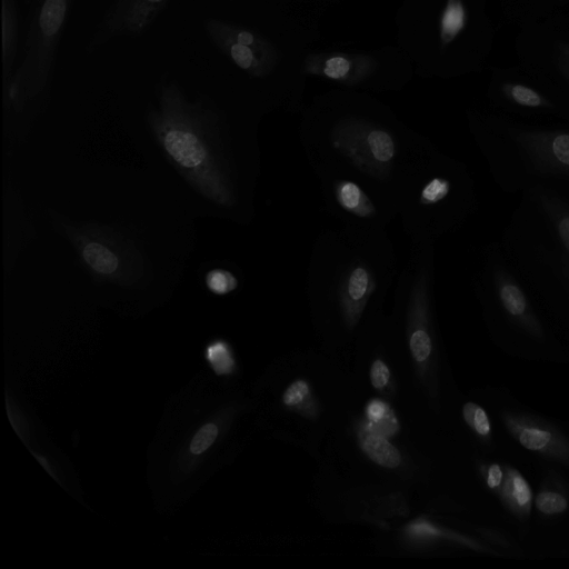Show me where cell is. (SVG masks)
<instances>
[{
    "label": "cell",
    "instance_id": "8992f818",
    "mask_svg": "<svg viewBox=\"0 0 569 569\" xmlns=\"http://www.w3.org/2000/svg\"><path fill=\"white\" fill-rule=\"evenodd\" d=\"M72 1L30 0L19 60L10 83L3 88L9 114L29 118L47 97Z\"/></svg>",
    "mask_w": 569,
    "mask_h": 569
},
{
    "label": "cell",
    "instance_id": "9a60e30c",
    "mask_svg": "<svg viewBox=\"0 0 569 569\" xmlns=\"http://www.w3.org/2000/svg\"><path fill=\"white\" fill-rule=\"evenodd\" d=\"M498 6L517 29L569 12V0H498Z\"/></svg>",
    "mask_w": 569,
    "mask_h": 569
},
{
    "label": "cell",
    "instance_id": "4dcf8cb0",
    "mask_svg": "<svg viewBox=\"0 0 569 569\" xmlns=\"http://www.w3.org/2000/svg\"><path fill=\"white\" fill-rule=\"evenodd\" d=\"M410 533L415 536H435L440 535V531L429 523L419 522L410 527Z\"/></svg>",
    "mask_w": 569,
    "mask_h": 569
},
{
    "label": "cell",
    "instance_id": "52a82bcc",
    "mask_svg": "<svg viewBox=\"0 0 569 569\" xmlns=\"http://www.w3.org/2000/svg\"><path fill=\"white\" fill-rule=\"evenodd\" d=\"M513 50L517 64L551 94L569 123V12L517 29Z\"/></svg>",
    "mask_w": 569,
    "mask_h": 569
},
{
    "label": "cell",
    "instance_id": "ac0fdd59",
    "mask_svg": "<svg viewBox=\"0 0 569 569\" xmlns=\"http://www.w3.org/2000/svg\"><path fill=\"white\" fill-rule=\"evenodd\" d=\"M533 508L543 519H555L569 510V489L556 473H549L533 496Z\"/></svg>",
    "mask_w": 569,
    "mask_h": 569
},
{
    "label": "cell",
    "instance_id": "4316f807",
    "mask_svg": "<svg viewBox=\"0 0 569 569\" xmlns=\"http://www.w3.org/2000/svg\"><path fill=\"white\" fill-rule=\"evenodd\" d=\"M218 429L213 423L203 426L193 437L190 443V450L194 455H199L208 449L214 441Z\"/></svg>",
    "mask_w": 569,
    "mask_h": 569
},
{
    "label": "cell",
    "instance_id": "cb8c5ba5",
    "mask_svg": "<svg viewBox=\"0 0 569 569\" xmlns=\"http://www.w3.org/2000/svg\"><path fill=\"white\" fill-rule=\"evenodd\" d=\"M207 358L219 375L229 373L233 369V359L229 347L223 341H216L207 349Z\"/></svg>",
    "mask_w": 569,
    "mask_h": 569
},
{
    "label": "cell",
    "instance_id": "9c48e42d",
    "mask_svg": "<svg viewBox=\"0 0 569 569\" xmlns=\"http://www.w3.org/2000/svg\"><path fill=\"white\" fill-rule=\"evenodd\" d=\"M485 96L495 112L526 121H561L556 100L519 64L491 67Z\"/></svg>",
    "mask_w": 569,
    "mask_h": 569
},
{
    "label": "cell",
    "instance_id": "7402d4cb",
    "mask_svg": "<svg viewBox=\"0 0 569 569\" xmlns=\"http://www.w3.org/2000/svg\"><path fill=\"white\" fill-rule=\"evenodd\" d=\"M462 417L473 435L485 445H491L493 430L491 419L487 410L473 401H468L462 407Z\"/></svg>",
    "mask_w": 569,
    "mask_h": 569
},
{
    "label": "cell",
    "instance_id": "277c9868",
    "mask_svg": "<svg viewBox=\"0 0 569 569\" xmlns=\"http://www.w3.org/2000/svg\"><path fill=\"white\" fill-rule=\"evenodd\" d=\"M473 289L490 336L501 349L538 360L561 356L557 329L510 264L499 241L485 248Z\"/></svg>",
    "mask_w": 569,
    "mask_h": 569
},
{
    "label": "cell",
    "instance_id": "f1b7e54d",
    "mask_svg": "<svg viewBox=\"0 0 569 569\" xmlns=\"http://www.w3.org/2000/svg\"><path fill=\"white\" fill-rule=\"evenodd\" d=\"M369 425L386 437L393 436L399 429V422L392 409H389L379 420Z\"/></svg>",
    "mask_w": 569,
    "mask_h": 569
},
{
    "label": "cell",
    "instance_id": "7a4b0ae2",
    "mask_svg": "<svg viewBox=\"0 0 569 569\" xmlns=\"http://www.w3.org/2000/svg\"><path fill=\"white\" fill-rule=\"evenodd\" d=\"M398 26L413 71L443 79L482 72L498 32L487 0H407Z\"/></svg>",
    "mask_w": 569,
    "mask_h": 569
},
{
    "label": "cell",
    "instance_id": "ba28073f",
    "mask_svg": "<svg viewBox=\"0 0 569 569\" xmlns=\"http://www.w3.org/2000/svg\"><path fill=\"white\" fill-rule=\"evenodd\" d=\"M308 76H317L349 89L380 88L386 82L408 80L413 69L399 48L381 52L310 51Z\"/></svg>",
    "mask_w": 569,
    "mask_h": 569
},
{
    "label": "cell",
    "instance_id": "5b68a950",
    "mask_svg": "<svg viewBox=\"0 0 569 569\" xmlns=\"http://www.w3.org/2000/svg\"><path fill=\"white\" fill-rule=\"evenodd\" d=\"M149 119L168 158L190 183L218 204L230 206L232 191L213 134L216 113L190 101L176 82L164 81Z\"/></svg>",
    "mask_w": 569,
    "mask_h": 569
},
{
    "label": "cell",
    "instance_id": "3957f363",
    "mask_svg": "<svg viewBox=\"0 0 569 569\" xmlns=\"http://www.w3.org/2000/svg\"><path fill=\"white\" fill-rule=\"evenodd\" d=\"M466 118L501 191L519 196L537 184L569 179V123L526 121L478 108L468 109Z\"/></svg>",
    "mask_w": 569,
    "mask_h": 569
},
{
    "label": "cell",
    "instance_id": "7c38bea8",
    "mask_svg": "<svg viewBox=\"0 0 569 569\" xmlns=\"http://www.w3.org/2000/svg\"><path fill=\"white\" fill-rule=\"evenodd\" d=\"M76 246L82 261L99 279L126 282L137 272L132 250L116 236L84 230L76 236Z\"/></svg>",
    "mask_w": 569,
    "mask_h": 569
},
{
    "label": "cell",
    "instance_id": "e0dca14e",
    "mask_svg": "<svg viewBox=\"0 0 569 569\" xmlns=\"http://www.w3.org/2000/svg\"><path fill=\"white\" fill-rule=\"evenodd\" d=\"M507 475L498 499L507 512L519 522H527L533 508V492L523 475L506 463Z\"/></svg>",
    "mask_w": 569,
    "mask_h": 569
},
{
    "label": "cell",
    "instance_id": "603a6c76",
    "mask_svg": "<svg viewBox=\"0 0 569 569\" xmlns=\"http://www.w3.org/2000/svg\"><path fill=\"white\" fill-rule=\"evenodd\" d=\"M479 471L486 487L497 497L506 479V462H482L479 466Z\"/></svg>",
    "mask_w": 569,
    "mask_h": 569
},
{
    "label": "cell",
    "instance_id": "5bb4252c",
    "mask_svg": "<svg viewBox=\"0 0 569 569\" xmlns=\"http://www.w3.org/2000/svg\"><path fill=\"white\" fill-rule=\"evenodd\" d=\"M378 291V279L373 268L365 259H351L338 277L337 295L342 318L348 327H353L361 318L369 301Z\"/></svg>",
    "mask_w": 569,
    "mask_h": 569
},
{
    "label": "cell",
    "instance_id": "2e32d148",
    "mask_svg": "<svg viewBox=\"0 0 569 569\" xmlns=\"http://www.w3.org/2000/svg\"><path fill=\"white\" fill-rule=\"evenodd\" d=\"M2 26V79L6 88L17 67L21 42L22 27L17 0H1Z\"/></svg>",
    "mask_w": 569,
    "mask_h": 569
},
{
    "label": "cell",
    "instance_id": "d6986e66",
    "mask_svg": "<svg viewBox=\"0 0 569 569\" xmlns=\"http://www.w3.org/2000/svg\"><path fill=\"white\" fill-rule=\"evenodd\" d=\"M333 197L345 212L353 218L372 219L378 211L373 202L361 187L350 180H337L333 182Z\"/></svg>",
    "mask_w": 569,
    "mask_h": 569
},
{
    "label": "cell",
    "instance_id": "4fadbf2b",
    "mask_svg": "<svg viewBox=\"0 0 569 569\" xmlns=\"http://www.w3.org/2000/svg\"><path fill=\"white\" fill-rule=\"evenodd\" d=\"M170 0H113L101 17L88 43L89 51L120 36L147 31Z\"/></svg>",
    "mask_w": 569,
    "mask_h": 569
},
{
    "label": "cell",
    "instance_id": "8fae6325",
    "mask_svg": "<svg viewBox=\"0 0 569 569\" xmlns=\"http://www.w3.org/2000/svg\"><path fill=\"white\" fill-rule=\"evenodd\" d=\"M509 438L545 462L569 468V436L551 421L512 406L496 409Z\"/></svg>",
    "mask_w": 569,
    "mask_h": 569
},
{
    "label": "cell",
    "instance_id": "30bf717a",
    "mask_svg": "<svg viewBox=\"0 0 569 569\" xmlns=\"http://www.w3.org/2000/svg\"><path fill=\"white\" fill-rule=\"evenodd\" d=\"M332 129L331 147L362 172L381 178L396 163L397 139L386 127L347 117L339 119Z\"/></svg>",
    "mask_w": 569,
    "mask_h": 569
},
{
    "label": "cell",
    "instance_id": "83f0119b",
    "mask_svg": "<svg viewBox=\"0 0 569 569\" xmlns=\"http://www.w3.org/2000/svg\"><path fill=\"white\" fill-rule=\"evenodd\" d=\"M390 379V371L388 366L381 360L377 359L372 362L370 368V381L376 389H382L387 386Z\"/></svg>",
    "mask_w": 569,
    "mask_h": 569
},
{
    "label": "cell",
    "instance_id": "484cf974",
    "mask_svg": "<svg viewBox=\"0 0 569 569\" xmlns=\"http://www.w3.org/2000/svg\"><path fill=\"white\" fill-rule=\"evenodd\" d=\"M310 398V389L305 380L293 381L284 391L282 401L287 407H298Z\"/></svg>",
    "mask_w": 569,
    "mask_h": 569
},
{
    "label": "cell",
    "instance_id": "d4e9b609",
    "mask_svg": "<svg viewBox=\"0 0 569 569\" xmlns=\"http://www.w3.org/2000/svg\"><path fill=\"white\" fill-rule=\"evenodd\" d=\"M206 284L212 293L221 296L233 291L238 286V280L228 270L213 269L207 273Z\"/></svg>",
    "mask_w": 569,
    "mask_h": 569
},
{
    "label": "cell",
    "instance_id": "44dd1931",
    "mask_svg": "<svg viewBox=\"0 0 569 569\" xmlns=\"http://www.w3.org/2000/svg\"><path fill=\"white\" fill-rule=\"evenodd\" d=\"M300 19L309 27L317 29L312 16L327 11L343 0H267Z\"/></svg>",
    "mask_w": 569,
    "mask_h": 569
},
{
    "label": "cell",
    "instance_id": "f546056e",
    "mask_svg": "<svg viewBox=\"0 0 569 569\" xmlns=\"http://www.w3.org/2000/svg\"><path fill=\"white\" fill-rule=\"evenodd\" d=\"M389 409L390 407L385 401L380 399L371 400L366 409L369 423H373L379 420Z\"/></svg>",
    "mask_w": 569,
    "mask_h": 569
},
{
    "label": "cell",
    "instance_id": "ffe728a7",
    "mask_svg": "<svg viewBox=\"0 0 569 569\" xmlns=\"http://www.w3.org/2000/svg\"><path fill=\"white\" fill-rule=\"evenodd\" d=\"M359 443L362 451L376 463L386 468H396L401 456L387 437L375 430L370 425L362 426L359 431Z\"/></svg>",
    "mask_w": 569,
    "mask_h": 569
},
{
    "label": "cell",
    "instance_id": "6da1fadb",
    "mask_svg": "<svg viewBox=\"0 0 569 569\" xmlns=\"http://www.w3.org/2000/svg\"><path fill=\"white\" fill-rule=\"evenodd\" d=\"M499 242L517 274L569 343V179L521 192Z\"/></svg>",
    "mask_w": 569,
    "mask_h": 569
}]
</instances>
